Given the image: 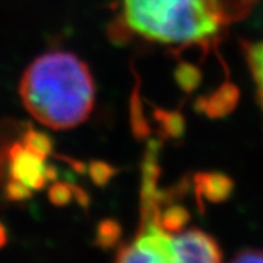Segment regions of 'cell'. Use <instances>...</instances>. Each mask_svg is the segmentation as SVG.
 Instances as JSON below:
<instances>
[{"mask_svg": "<svg viewBox=\"0 0 263 263\" xmlns=\"http://www.w3.org/2000/svg\"><path fill=\"white\" fill-rule=\"evenodd\" d=\"M19 97L41 124L56 130L73 129L94 108V79L79 57L50 51L27 67L19 82Z\"/></svg>", "mask_w": 263, "mask_h": 263, "instance_id": "6da1fadb", "label": "cell"}, {"mask_svg": "<svg viewBox=\"0 0 263 263\" xmlns=\"http://www.w3.org/2000/svg\"><path fill=\"white\" fill-rule=\"evenodd\" d=\"M126 24L161 43H192L214 35L221 24L218 0H123Z\"/></svg>", "mask_w": 263, "mask_h": 263, "instance_id": "7a4b0ae2", "label": "cell"}, {"mask_svg": "<svg viewBox=\"0 0 263 263\" xmlns=\"http://www.w3.org/2000/svg\"><path fill=\"white\" fill-rule=\"evenodd\" d=\"M46 152L34 148L28 142L15 145L9 154L10 183L8 193L13 199L28 196L35 189H40L46 181L47 170L44 165Z\"/></svg>", "mask_w": 263, "mask_h": 263, "instance_id": "3957f363", "label": "cell"}, {"mask_svg": "<svg viewBox=\"0 0 263 263\" xmlns=\"http://www.w3.org/2000/svg\"><path fill=\"white\" fill-rule=\"evenodd\" d=\"M119 262H171V235L149 222L136 240L119 252Z\"/></svg>", "mask_w": 263, "mask_h": 263, "instance_id": "277c9868", "label": "cell"}, {"mask_svg": "<svg viewBox=\"0 0 263 263\" xmlns=\"http://www.w3.org/2000/svg\"><path fill=\"white\" fill-rule=\"evenodd\" d=\"M222 260L221 249L206 233L189 230L171 235V262L214 263Z\"/></svg>", "mask_w": 263, "mask_h": 263, "instance_id": "5b68a950", "label": "cell"}, {"mask_svg": "<svg viewBox=\"0 0 263 263\" xmlns=\"http://www.w3.org/2000/svg\"><path fill=\"white\" fill-rule=\"evenodd\" d=\"M250 66H252V72L254 76V82L257 85L259 95L263 104V43H259L250 48Z\"/></svg>", "mask_w": 263, "mask_h": 263, "instance_id": "8992f818", "label": "cell"}, {"mask_svg": "<svg viewBox=\"0 0 263 263\" xmlns=\"http://www.w3.org/2000/svg\"><path fill=\"white\" fill-rule=\"evenodd\" d=\"M235 262H263V250H246L234 259Z\"/></svg>", "mask_w": 263, "mask_h": 263, "instance_id": "52a82bcc", "label": "cell"}, {"mask_svg": "<svg viewBox=\"0 0 263 263\" xmlns=\"http://www.w3.org/2000/svg\"><path fill=\"white\" fill-rule=\"evenodd\" d=\"M6 243V230H5V227L2 226V222H0V249L5 246Z\"/></svg>", "mask_w": 263, "mask_h": 263, "instance_id": "ba28073f", "label": "cell"}]
</instances>
